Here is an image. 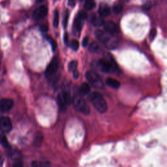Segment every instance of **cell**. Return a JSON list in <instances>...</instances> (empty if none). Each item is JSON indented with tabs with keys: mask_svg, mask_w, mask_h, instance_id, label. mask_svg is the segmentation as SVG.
<instances>
[{
	"mask_svg": "<svg viewBox=\"0 0 167 167\" xmlns=\"http://www.w3.org/2000/svg\"><path fill=\"white\" fill-rule=\"evenodd\" d=\"M59 11L58 9H55L54 12V18H53V25L55 28H57L59 25Z\"/></svg>",
	"mask_w": 167,
	"mask_h": 167,
	"instance_id": "obj_21",
	"label": "cell"
},
{
	"mask_svg": "<svg viewBox=\"0 0 167 167\" xmlns=\"http://www.w3.org/2000/svg\"><path fill=\"white\" fill-rule=\"evenodd\" d=\"M86 77L88 81L94 88L97 89H103L104 87H105L101 77L95 72L89 70L86 74Z\"/></svg>",
	"mask_w": 167,
	"mask_h": 167,
	"instance_id": "obj_5",
	"label": "cell"
},
{
	"mask_svg": "<svg viewBox=\"0 0 167 167\" xmlns=\"http://www.w3.org/2000/svg\"><path fill=\"white\" fill-rule=\"evenodd\" d=\"M69 18V13L68 10H66L65 13L64 18V20H63V25H64V28H66L67 26Z\"/></svg>",
	"mask_w": 167,
	"mask_h": 167,
	"instance_id": "obj_24",
	"label": "cell"
},
{
	"mask_svg": "<svg viewBox=\"0 0 167 167\" xmlns=\"http://www.w3.org/2000/svg\"><path fill=\"white\" fill-rule=\"evenodd\" d=\"M77 66H78V62L76 60H73V61H70L69 63V65H68V68H69V71L73 72L74 70H76Z\"/></svg>",
	"mask_w": 167,
	"mask_h": 167,
	"instance_id": "obj_23",
	"label": "cell"
},
{
	"mask_svg": "<svg viewBox=\"0 0 167 167\" xmlns=\"http://www.w3.org/2000/svg\"><path fill=\"white\" fill-rule=\"evenodd\" d=\"M64 40L65 44H66V45H67V43H68V41H69V36H68V34L67 33H65L64 34Z\"/></svg>",
	"mask_w": 167,
	"mask_h": 167,
	"instance_id": "obj_33",
	"label": "cell"
},
{
	"mask_svg": "<svg viewBox=\"0 0 167 167\" xmlns=\"http://www.w3.org/2000/svg\"><path fill=\"white\" fill-rule=\"evenodd\" d=\"M95 7V0H86L84 3V8L88 10H91Z\"/></svg>",
	"mask_w": 167,
	"mask_h": 167,
	"instance_id": "obj_18",
	"label": "cell"
},
{
	"mask_svg": "<svg viewBox=\"0 0 167 167\" xmlns=\"http://www.w3.org/2000/svg\"><path fill=\"white\" fill-rule=\"evenodd\" d=\"M73 77L75 78V79H78L79 76V73L77 70H75L73 72Z\"/></svg>",
	"mask_w": 167,
	"mask_h": 167,
	"instance_id": "obj_34",
	"label": "cell"
},
{
	"mask_svg": "<svg viewBox=\"0 0 167 167\" xmlns=\"http://www.w3.org/2000/svg\"><path fill=\"white\" fill-rule=\"evenodd\" d=\"M46 39H48V40H49V42L51 44L52 49L53 51H55V49H56V48H57V43H56V42H55L52 38H51L50 37H49V36H46Z\"/></svg>",
	"mask_w": 167,
	"mask_h": 167,
	"instance_id": "obj_25",
	"label": "cell"
},
{
	"mask_svg": "<svg viewBox=\"0 0 167 167\" xmlns=\"http://www.w3.org/2000/svg\"><path fill=\"white\" fill-rule=\"evenodd\" d=\"M75 4H76L75 0H68V5L70 7H74L75 6Z\"/></svg>",
	"mask_w": 167,
	"mask_h": 167,
	"instance_id": "obj_32",
	"label": "cell"
},
{
	"mask_svg": "<svg viewBox=\"0 0 167 167\" xmlns=\"http://www.w3.org/2000/svg\"><path fill=\"white\" fill-rule=\"evenodd\" d=\"M39 167H52V165L49 161H44L39 163Z\"/></svg>",
	"mask_w": 167,
	"mask_h": 167,
	"instance_id": "obj_28",
	"label": "cell"
},
{
	"mask_svg": "<svg viewBox=\"0 0 167 167\" xmlns=\"http://www.w3.org/2000/svg\"><path fill=\"white\" fill-rule=\"evenodd\" d=\"M87 14L86 13L84 12V11H80L79 14H77V16L74 22V26H75L76 30L78 32H80L82 28V25L84 24V20L86 19Z\"/></svg>",
	"mask_w": 167,
	"mask_h": 167,
	"instance_id": "obj_8",
	"label": "cell"
},
{
	"mask_svg": "<svg viewBox=\"0 0 167 167\" xmlns=\"http://www.w3.org/2000/svg\"><path fill=\"white\" fill-rule=\"evenodd\" d=\"M14 105V101L9 98L2 99L0 101V110L3 112H7L9 111Z\"/></svg>",
	"mask_w": 167,
	"mask_h": 167,
	"instance_id": "obj_10",
	"label": "cell"
},
{
	"mask_svg": "<svg viewBox=\"0 0 167 167\" xmlns=\"http://www.w3.org/2000/svg\"><path fill=\"white\" fill-rule=\"evenodd\" d=\"M79 1H83V0H79Z\"/></svg>",
	"mask_w": 167,
	"mask_h": 167,
	"instance_id": "obj_37",
	"label": "cell"
},
{
	"mask_svg": "<svg viewBox=\"0 0 167 167\" xmlns=\"http://www.w3.org/2000/svg\"><path fill=\"white\" fill-rule=\"evenodd\" d=\"M58 105L60 107V109L61 110L64 111L65 110L66 108H67V104L65 102V99H64V97H62V95H61V94L59 95L58 96Z\"/></svg>",
	"mask_w": 167,
	"mask_h": 167,
	"instance_id": "obj_17",
	"label": "cell"
},
{
	"mask_svg": "<svg viewBox=\"0 0 167 167\" xmlns=\"http://www.w3.org/2000/svg\"><path fill=\"white\" fill-rule=\"evenodd\" d=\"M99 14L103 18L108 16L110 14V9L109 7L107 5L102 4L99 9Z\"/></svg>",
	"mask_w": 167,
	"mask_h": 167,
	"instance_id": "obj_13",
	"label": "cell"
},
{
	"mask_svg": "<svg viewBox=\"0 0 167 167\" xmlns=\"http://www.w3.org/2000/svg\"><path fill=\"white\" fill-rule=\"evenodd\" d=\"M90 100L91 104L99 113H105L107 110V104L105 99L98 92H94L90 95Z\"/></svg>",
	"mask_w": 167,
	"mask_h": 167,
	"instance_id": "obj_2",
	"label": "cell"
},
{
	"mask_svg": "<svg viewBox=\"0 0 167 167\" xmlns=\"http://www.w3.org/2000/svg\"><path fill=\"white\" fill-rule=\"evenodd\" d=\"M90 86L88 83H83L82 84L80 88V93L82 95H87L90 91Z\"/></svg>",
	"mask_w": 167,
	"mask_h": 167,
	"instance_id": "obj_16",
	"label": "cell"
},
{
	"mask_svg": "<svg viewBox=\"0 0 167 167\" xmlns=\"http://www.w3.org/2000/svg\"><path fill=\"white\" fill-rule=\"evenodd\" d=\"M59 67V61L56 58H54L48 65L45 70V76L48 79H52L56 74Z\"/></svg>",
	"mask_w": 167,
	"mask_h": 167,
	"instance_id": "obj_6",
	"label": "cell"
},
{
	"mask_svg": "<svg viewBox=\"0 0 167 167\" xmlns=\"http://www.w3.org/2000/svg\"><path fill=\"white\" fill-rule=\"evenodd\" d=\"M32 167H39V163L37 161H33L31 163Z\"/></svg>",
	"mask_w": 167,
	"mask_h": 167,
	"instance_id": "obj_35",
	"label": "cell"
},
{
	"mask_svg": "<svg viewBox=\"0 0 167 167\" xmlns=\"http://www.w3.org/2000/svg\"><path fill=\"white\" fill-rule=\"evenodd\" d=\"M45 0H36V2L37 3H41L43 2H44Z\"/></svg>",
	"mask_w": 167,
	"mask_h": 167,
	"instance_id": "obj_36",
	"label": "cell"
},
{
	"mask_svg": "<svg viewBox=\"0 0 167 167\" xmlns=\"http://www.w3.org/2000/svg\"><path fill=\"white\" fill-rule=\"evenodd\" d=\"M73 105L75 106V109L79 111L80 112L84 114V115H88L90 114V107L88 105L87 103L85 100L79 95H76L73 98Z\"/></svg>",
	"mask_w": 167,
	"mask_h": 167,
	"instance_id": "obj_4",
	"label": "cell"
},
{
	"mask_svg": "<svg viewBox=\"0 0 167 167\" xmlns=\"http://www.w3.org/2000/svg\"><path fill=\"white\" fill-rule=\"evenodd\" d=\"M91 23L95 27H101L105 23L103 18L100 15H97L95 14H93L91 18Z\"/></svg>",
	"mask_w": 167,
	"mask_h": 167,
	"instance_id": "obj_12",
	"label": "cell"
},
{
	"mask_svg": "<svg viewBox=\"0 0 167 167\" xmlns=\"http://www.w3.org/2000/svg\"><path fill=\"white\" fill-rule=\"evenodd\" d=\"M98 67L99 69L103 73H114L116 71L117 66L116 63L112 58H109L108 59H101L98 61Z\"/></svg>",
	"mask_w": 167,
	"mask_h": 167,
	"instance_id": "obj_3",
	"label": "cell"
},
{
	"mask_svg": "<svg viewBox=\"0 0 167 167\" xmlns=\"http://www.w3.org/2000/svg\"><path fill=\"white\" fill-rule=\"evenodd\" d=\"M106 84L113 89H118L120 87V83L117 80L112 78H108L106 80Z\"/></svg>",
	"mask_w": 167,
	"mask_h": 167,
	"instance_id": "obj_15",
	"label": "cell"
},
{
	"mask_svg": "<svg viewBox=\"0 0 167 167\" xmlns=\"http://www.w3.org/2000/svg\"><path fill=\"white\" fill-rule=\"evenodd\" d=\"M13 167H24V165H23V163L19 160V161H16L14 163Z\"/></svg>",
	"mask_w": 167,
	"mask_h": 167,
	"instance_id": "obj_30",
	"label": "cell"
},
{
	"mask_svg": "<svg viewBox=\"0 0 167 167\" xmlns=\"http://www.w3.org/2000/svg\"><path fill=\"white\" fill-rule=\"evenodd\" d=\"M122 10H123V5L121 4H120V3L114 5V6L113 7V12L115 14H120L122 12Z\"/></svg>",
	"mask_w": 167,
	"mask_h": 167,
	"instance_id": "obj_22",
	"label": "cell"
},
{
	"mask_svg": "<svg viewBox=\"0 0 167 167\" xmlns=\"http://www.w3.org/2000/svg\"><path fill=\"white\" fill-rule=\"evenodd\" d=\"M104 28H105V30L109 34L114 35L118 33V28L117 27L116 24L113 22L112 21H109L104 24Z\"/></svg>",
	"mask_w": 167,
	"mask_h": 167,
	"instance_id": "obj_11",
	"label": "cell"
},
{
	"mask_svg": "<svg viewBox=\"0 0 167 167\" xmlns=\"http://www.w3.org/2000/svg\"><path fill=\"white\" fill-rule=\"evenodd\" d=\"M95 35L99 41H101L107 49H114L118 45L117 39L114 37L113 35L109 34L106 31L97 30L95 33Z\"/></svg>",
	"mask_w": 167,
	"mask_h": 167,
	"instance_id": "obj_1",
	"label": "cell"
},
{
	"mask_svg": "<svg viewBox=\"0 0 167 167\" xmlns=\"http://www.w3.org/2000/svg\"><path fill=\"white\" fill-rule=\"evenodd\" d=\"M70 47H71V49L75 51H76V50H79V41H78L77 40H72L71 43H70Z\"/></svg>",
	"mask_w": 167,
	"mask_h": 167,
	"instance_id": "obj_26",
	"label": "cell"
},
{
	"mask_svg": "<svg viewBox=\"0 0 167 167\" xmlns=\"http://www.w3.org/2000/svg\"><path fill=\"white\" fill-rule=\"evenodd\" d=\"M100 49H100L99 45L95 42L91 43L90 46H89V50H90V51L92 53H98L100 51Z\"/></svg>",
	"mask_w": 167,
	"mask_h": 167,
	"instance_id": "obj_20",
	"label": "cell"
},
{
	"mask_svg": "<svg viewBox=\"0 0 167 167\" xmlns=\"http://www.w3.org/2000/svg\"><path fill=\"white\" fill-rule=\"evenodd\" d=\"M0 128L4 133L10 132L13 128L12 121L7 116H3L0 120Z\"/></svg>",
	"mask_w": 167,
	"mask_h": 167,
	"instance_id": "obj_9",
	"label": "cell"
},
{
	"mask_svg": "<svg viewBox=\"0 0 167 167\" xmlns=\"http://www.w3.org/2000/svg\"><path fill=\"white\" fill-rule=\"evenodd\" d=\"M89 43V38L88 37H85L82 40V46L84 47H86Z\"/></svg>",
	"mask_w": 167,
	"mask_h": 167,
	"instance_id": "obj_29",
	"label": "cell"
},
{
	"mask_svg": "<svg viewBox=\"0 0 167 167\" xmlns=\"http://www.w3.org/2000/svg\"><path fill=\"white\" fill-rule=\"evenodd\" d=\"M48 14V10L45 6H40L33 11L32 14L33 19L39 21L45 18Z\"/></svg>",
	"mask_w": 167,
	"mask_h": 167,
	"instance_id": "obj_7",
	"label": "cell"
},
{
	"mask_svg": "<svg viewBox=\"0 0 167 167\" xmlns=\"http://www.w3.org/2000/svg\"><path fill=\"white\" fill-rule=\"evenodd\" d=\"M0 144H1V146L3 147H4L5 148H10V145L9 144L8 140H7V137L4 134L0 135Z\"/></svg>",
	"mask_w": 167,
	"mask_h": 167,
	"instance_id": "obj_19",
	"label": "cell"
},
{
	"mask_svg": "<svg viewBox=\"0 0 167 167\" xmlns=\"http://www.w3.org/2000/svg\"><path fill=\"white\" fill-rule=\"evenodd\" d=\"M40 30L42 32H46L49 30V28H48L46 25H41L40 26Z\"/></svg>",
	"mask_w": 167,
	"mask_h": 167,
	"instance_id": "obj_31",
	"label": "cell"
},
{
	"mask_svg": "<svg viewBox=\"0 0 167 167\" xmlns=\"http://www.w3.org/2000/svg\"><path fill=\"white\" fill-rule=\"evenodd\" d=\"M156 35H157V29L155 28L151 29L149 34L150 39L151 40H154L155 38V37H156Z\"/></svg>",
	"mask_w": 167,
	"mask_h": 167,
	"instance_id": "obj_27",
	"label": "cell"
},
{
	"mask_svg": "<svg viewBox=\"0 0 167 167\" xmlns=\"http://www.w3.org/2000/svg\"><path fill=\"white\" fill-rule=\"evenodd\" d=\"M43 142V135L41 133H37L34 137L33 140V145L36 148H39L41 146Z\"/></svg>",
	"mask_w": 167,
	"mask_h": 167,
	"instance_id": "obj_14",
	"label": "cell"
}]
</instances>
